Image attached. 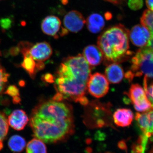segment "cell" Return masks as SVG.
Wrapping results in <instances>:
<instances>
[{"mask_svg":"<svg viewBox=\"0 0 153 153\" xmlns=\"http://www.w3.org/2000/svg\"><path fill=\"white\" fill-rule=\"evenodd\" d=\"M30 126L35 138L47 143L67 140L74 132L72 106L52 99L41 102L31 113Z\"/></svg>","mask_w":153,"mask_h":153,"instance_id":"obj_1","label":"cell"},{"mask_svg":"<svg viewBox=\"0 0 153 153\" xmlns=\"http://www.w3.org/2000/svg\"><path fill=\"white\" fill-rule=\"evenodd\" d=\"M91 72L90 65L81 54L65 58L56 73L55 88L57 93L52 99L72 100L87 105L88 100L86 93Z\"/></svg>","mask_w":153,"mask_h":153,"instance_id":"obj_2","label":"cell"},{"mask_svg":"<svg viewBox=\"0 0 153 153\" xmlns=\"http://www.w3.org/2000/svg\"><path fill=\"white\" fill-rule=\"evenodd\" d=\"M129 31L123 25L107 29L98 37L97 45L107 64L118 63L131 55L129 49Z\"/></svg>","mask_w":153,"mask_h":153,"instance_id":"obj_3","label":"cell"},{"mask_svg":"<svg viewBox=\"0 0 153 153\" xmlns=\"http://www.w3.org/2000/svg\"><path fill=\"white\" fill-rule=\"evenodd\" d=\"M143 74L153 78V50L146 46L139 49L132 58L131 70L127 72L126 77L132 80L134 76Z\"/></svg>","mask_w":153,"mask_h":153,"instance_id":"obj_4","label":"cell"},{"mask_svg":"<svg viewBox=\"0 0 153 153\" xmlns=\"http://www.w3.org/2000/svg\"><path fill=\"white\" fill-rule=\"evenodd\" d=\"M88 92L96 98H99L106 95L109 89V82L106 76L100 73L91 75L87 83Z\"/></svg>","mask_w":153,"mask_h":153,"instance_id":"obj_5","label":"cell"},{"mask_svg":"<svg viewBox=\"0 0 153 153\" xmlns=\"http://www.w3.org/2000/svg\"><path fill=\"white\" fill-rule=\"evenodd\" d=\"M128 95L137 111L143 112L152 108V105L148 99L144 89L139 84L132 85Z\"/></svg>","mask_w":153,"mask_h":153,"instance_id":"obj_6","label":"cell"},{"mask_svg":"<svg viewBox=\"0 0 153 153\" xmlns=\"http://www.w3.org/2000/svg\"><path fill=\"white\" fill-rule=\"evenodd\" d=\"M41 28L44 34L55 38H59V35L65 36L68 32L65 28L62 27L61 21L55 16L46 17L41 22Z\"/></svg>","mask_w":153,"mask_h":153,"instance_id":"obj_7","label":"cell"},{"mask_svg":"<svg viewBox=\"0 0 153 153\" xmlns=\"http://www.w3.org/2000/svg\"><path fill=\"white\" fill-rule=\"evenodd\" d=\"M63 22L64 28L68 32L77 33L83 28L85 20L80 12L71 10L65 15Z\"/></svg>","mask_w":153,"mask_h":153,"instance_id":"obj_8","label":"cell"},{"mask_svg":"<svg viewBox=\"0 0 153 153\" xmlns=\"http://www.w3.org/2000/svg\"><path fill=\"white\" fill-rule=\"evenodd\" d=\"M132 43L137 47H146L151 38V33L147 28L142 25H135L129 33Z\"/></svg>","mask_w":153,"mask_h":153,"instance_id":"obj_9","label":"cell"},{"mask_svg":"<svg viewBox=\"0 0 153 153\" xmlns=\"http://www.w3.org/2000/svg\"><path fill=\"white\" fill-rule=\"evenodd\" d=\"M33 44L28 42H21L19 44V50L24 56V60L21 66L27 72L32 78L36 76L37 68L36 61L30 55V49Z\"/></svg>","mask_w":153,"mask_h":153,"instance_id":"obj_10","label":"cell"},{"mask_svg":"<svg viewBox=\"0 0 153 153\" xmlns=\"http://www.w3.org/2000/svg\"><path fill=\"white\" fill-rule=\"evenodd\" d=\"M30 53L35 61L43 62L51 57L52 49L49 43L44 41L32 45L30 47Z\"/></svg>","mask_w":153,"mask_h":153,"instance_id":"obj_11","label":"cell"},{"mask_svg":"<svg viewBox=\"0 0 153 153\" xmlns=\"http://www.w3.org/2000/svg\"><path fill=\"white\" fill-rule=\"evenodd\" d=\"M135 120L146 136L153 135V108L142 113H137Z\"/></svg>","mask_w":153,"mask_h":153,"instance_id":"obj_12","label":"cell"},{"mask_svg":"<svg viewBox=\"0 0 153 153\" xmlns=\"http://www.w3.org/2000/svg\"><path fill=\"white\" fill-rule=\"evenodd\" d=\"M82 56L90 66H98L103 59V55L98 46L88 45L83 49Z\"/></svg>","mask_w":153,"mask_h":153,"instance_id":"obj_13","label":"cell"},{"mask_svg":"<svg viewBox=\"0 0 153 153\" xmlns=\"http://www.w3.org/2000/svg\"><path fill=\"white\" fill-rule=\"evenodd\" d=\"M7 120L8 124L12 128L16 130L21 131L25 128L29 119L24 110L17 109L11 114Z\"/></svg>","mask_w":153,"mask_h":153,"instance_id":"obj_14","label":"cell"},{"mask_svg":"<svg viewBox=\"0 0 153 153\" xmlns=\"http://www.w3.org/2000/svg\"><path fill=\"white\" fill-rule=\"evenodd\" d=\"M113 118L116 125L125 127L131 124L133 120L134 114L130 109L119 108L115 111Z\"/></svg>","mask_w":153,"mask_h":153,"instance_id":"obj_15","label":"cell"},{"mask_svg":"<svg viewBox=\"0 0 153 153\" xmlns=\"http://www.w3.org/2000/svg\"><path fill=\"white\" fill-rule=\"evenodd\" d=\"M105 74L108 82L113 84L121 82L124 76L123 69L117 63L109 64L105 69Z\"/></svg>","mask_w":153,"mask_h":153,"instance_id":"obj_16","label":"cell"},{"mask_svg":"<svg viewBox=\"0 0 153 153\" xmlns=\"http://www.w3.org/2000/svg\"><path fill=\"white\" fill-rule=\"evenodd\" d=\"M85 23L88 30L93 34L100 33L104 28L105 25L103 17L98 13L90 15L85 21Z\"/></svg>","mask_w":153,"mask_h":153,"instance_id":"obj_17","label":"cell"},{"mask_svg":"<svg viewBox=\"0 0 153 153\" xmlns=\"http://www.w3.org/2000/svg\"><path fill=\"white\" fill-rule=\"evenodd\" d=\"M8 145L12 152L16 153H21L26 147V140L21 136L15 135L10 138Z\"/></svg>","mask_w":153,"mask_h":153,"instance_id":"obj_18","label":"cell"},{"mask_svg":"<svg viewBox=\"0 0 153 153\" xmlns=\"http://www.w3.org/2000/svg\"><path fill=\"white\" fill-rule=\"evenodd\" d=\"M26 153H47V148L44 142L35 138L28 143Z\"/></svg>","mask_w":153,"mask_h":153,"instance_id":"obj_19","label":"cell"},{"mask_svg":"<svg viewBox=\"0 0 153 153\" xmlns=\"http://www.w3.org/2000/svg\"><path fill=\"white\" fill-rule=\"evenodd\" d=\"M9 130L8 120L5 115L0 111V150L3 148V141L5 139Z\"/></svg>","mask_w":153,"mask_h":153,"instance_id":"obj_20","label":"cell"},{"mask_svg":"<svg viewBox=\"0 0 153 153\" xmlns=\"http://www.w3.org/2000/svg\"><path fill=\"white\" fill-rule=\"evenodd\" d=\"M141 25H143L149 30L150 33L153 32V11L146 10L140 18Z\"/></svg>","mask_w":153,"mask_h":153,"instance_id":"obj_21","label":"cell"},{"mask_svg":"<svg viewBox=\"0 0 153 153\" xmlns=\"http://www.w3.org/2000/svg\"><path fill=\"white\" fill-rule=\"evenodd\" d=\"M9 74L0 63V95L2 94L8 81Z\"/></svg>","mask_w":153,"mask_h":153,"instance_id":"obj_22","label":"cell"},{"mask_svg":"<svg viewBox=\"0 0 153 153\" xmlns=\"http://www.w3.org/2000/svg\"><path fill=\"white\" fill-rule=\"evenodd\" d=\"M144 89L148 99L152 105V108H153V82L150 85H148V77L144 76L143 80Z\"/></svg>","mask_w":153,"mask_h":153,"instance_id":"obj_23","label":"cell"},{"mask_svg":"<svg viewBox=\"0 0 153 153\" xmlns=\"http://www.w3.org/2000/svg\"><path fill=\"white\" fill-rule=\"evenodd\" d=\"M128 4L131 10H138L142 8L143 1V0H128Z\"/></svg>","mask_w":153,"mask_h":153,"instance_id":"obj_24","label":"cell"},{"mask_svg":"<svg viewBox=\"0 0 153 153\" xmlns=\"http://www.w3.org/2000/svg\"><path fill=\"white\" fill-rule=\"evenodd\" d=\"M5 94L10 96L13 98L19 96L20 94L18 88L15 85H10L7 88Z\"/></svg>","mask_w":153,"mask_h":153,"instance_id":"obj_25","label":"cell"},{"mask_svg":"<svg viewBox=\"0 0 153 153\" xmlns=\"http://www.w3.org/2000/svg\"><path fill=\"white\" fill-rule=\"evenodd\" d=\"M12 21L9 18H3L0 20V25L4 29H8L11 27Z\"/></svg>","mask_w":153,"mask_h":153,"instance_id":"obj_26","label":"cell"},{"mask_svg":"<svg viewBox=\"0 0 153 153\" xmlns=\"http://www.w3.org/2000/svg\"><path fill=\"white\" fill-rule=\"evenodd\" d=\"M105 1L108 2L113 4L115 5H121L125 2V0H103Z\"/></svg>","mask_w":153,"mask_h":153,"instance_id":"obj_27","label":"cell"},{"mask_svg":"<svg viewBox=\"0 0 153 153\" xmlns=\"http://www.w3.org/2000/svg\"><path fill=\"white\" fill-rule=\"evenodd\" d=\"M44 80L47 82H52L54 81V78L51 74H47L44 77Z\"/></svg>","mask_w":153,"mask_h":153,"instance_id":"obj_28","label":"cell"},{"mask_svg":"<svg viewBox=\"0 0 153 153\" xmlns=\"http://www.w3.org/2000/svg\"><path fill=\"white\" fill-rule=\"evenodd\" d=\"M146 4L149 10L153 11V0H146Z\"/></svg>","mask_w":153,"mask_h":153,"instance_id":"obj_29","label":"cell"},{"mask_svg":"<svg viewBox=\"0 0 153 153\" xmlns=\"http://www.w3.org/2000/svg\"><path fill=\"white\" fill-rule=\"evenodd\" d=\"M146 47L153 50V32L151 33V38Z\"/></svg>","mask_w":153,"mask_h":153,"instance_id":"obj_30","label":"cell"},{"mask_svg":"<svg viewBox=\"0 0 153 153\" xmlns=\"http://www.w3.org/2000/svg\"><path fill=\"white\" fill-rule=\"evenodd\" d=\"M0 55H1V52H0Z\"/></svg>","mask_w":153,"mask_h":153,"instance_id":"obj_31","label":"cell"},{"mask_svg":"<svg viewBox=\"0 0 153 153\" xmlns=\"http://www.w3.org/2000/svg\"><path fill=\"white\" fill-rule=\"evenodd\" d=\"M0 1H1V0H0Z\"/></svg>","mask_w":153,"mask_h":153,"instance_id":"obj_32","label":"cell"}]
</instances>
